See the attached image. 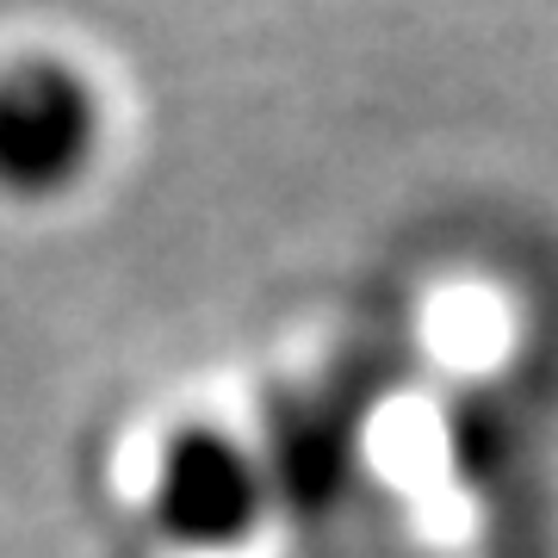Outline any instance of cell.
Wrapping results in <instances>:
<instances>
[{
	"mask_svg": "<svg viewBox=\"0 0 558 558\" xmlns=\"http://www.w3.org/2000/svg\"><path fill=\"white\" fill-rule=\"evenodd\" d=\"M100 100L57 57H20L0 69V193L50 199L94 161Z\"/></svg>",
	"mask_w": 558,
	"mask_h": 558,
	"instance_id": "cell-1",
	"label": "cell"
},
{
	"mask_svg": "<svg viewBox=\"0 0 558 558\" xmlns=\"http://www.w3.org/2000/svg\"><path fill=\"white\" fill-rule=\"evenodd\" d=\"M156 527L186 553L242 546L260 515V472L223 428H180L156 459Z\"/></svg>",
	"mask_w": 558,
	"mask_h": 558,
	"instance_id": "cell-2",
	"label": "cell"
}]
</instances>
